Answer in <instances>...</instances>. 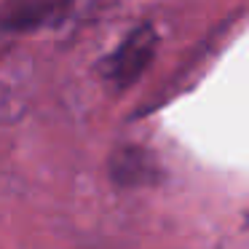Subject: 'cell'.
Returning a JSON list of instances; mask_svg holds the SVG:
<instances>
[{
    "label": "cell",
    "instance_id": "1",
    "mask_svg": "<svg viewBox=\"0 0 249 249\" xmlns=\"http://www.w3.org/2000/svg\"><path fill=\"white\" fill-rule=\"evenodd\" d=\"M158 46V35L150 24H140L134 27L118 46L113 54L105 56L102 62V75L110 81L115 89H126L147 70L153 54Z\"/></svg>",
    "mask_w": 249,
    "mask_h": 249
},
{
    "label": "cell",
    "instance_id": "2",
    "mask_svg": "<svg viewBox=\"0 0 249 249\" xmlns=\"http://www.w3.org/2000/svg\"><path fill=\"white\" fill-rule=\"evenodd\" d=\"M72 0H0V33L27 35L65 22Z\"/></svg>",
    "mask_w": 249,
    "mask_h": 249
}]
</instances>
